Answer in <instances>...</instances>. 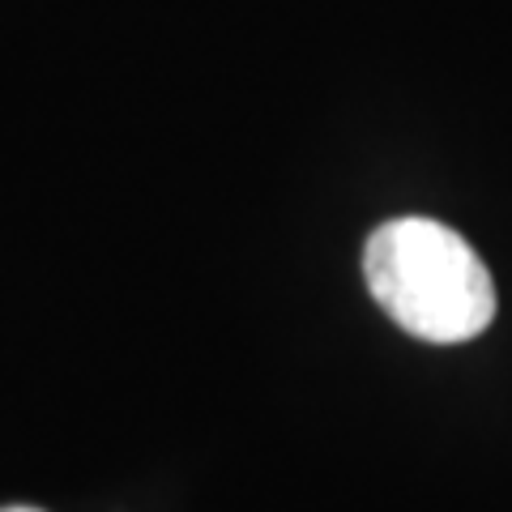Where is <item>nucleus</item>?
I'll list each match as a JSON object with an SVG mask.
<instances>
[{"instance_id": "1", "label": "nucleus", "mask_w": 512, "mask_h": 512, "mask_svg": "<svg viewBox=\"0 0 512 512\" xmlns=\"http://www.w3.org/2000/svg\"><path fill=\"white\" fill-rule=\"evenodd\" d=\"M367 291L406 333L436 346L478 338L495 316L491 274L466 239L431 218H393L367 239Z\"/></svg>"}, {"instance_id": "2", "label": "nucleus", "mask_w": 512, "mask_h": 512, "mask_svg": "<svg viewBox=\"0 0 512 512\" xmlns=\"http://www.w3.org/2000/svg\"><path fill=\"white\" fill-rule=\"evenodd\" d=\"M0 512H39V508H0Z\"/></svg>"}]
</instances>
